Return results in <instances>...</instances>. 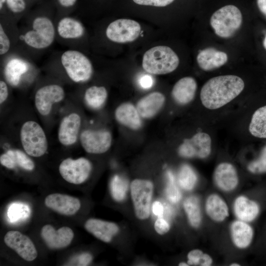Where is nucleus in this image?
Here are the masks:
<instances>
[{
	"label": "nucleus",
	"instance_id": "obj_23",
	"mask_svg": "<svg viewBox=\"0 0 266 266\" xmlns=\"http://www.w3.org/2000/svg\"><path fill=\"white\" fill-rule=\"evenodd\" d=\"M231 235L234 245L239 248H245L250 244L253 238V230L245 222L234 221L231 227Z\"/></svg>",
	"mask_w": 266,
	"mask_h": 266
},
{
	"label": "nucleus",
	"instance_id": "obj_33",
	"mask_svg": "<svg viewBox=\"0 0 266 266\" xmlns=\"http://www.w3.org/2000/svg\"><path fill=\"white\" fill-rule=\"evenodd\" d=\"M177 181L181 188L192 190L197 181V176L194 169L188 165H182L178 173Z\"/></svg>",
	"mask_w": 266,
	"mask_h": 266
},
{
	"label": "nucleus",
	"instance_id": "obj_42",
	"mask_svg": "<svg viewBox=\"0 0 266 266\" xmlns=\"http://www.w3.org/2000/svg\"><path fill=\"white\" fill-rule=\"evenodd\" d=\"M9 9L14 13H19L24 11L26 3L24 0H6Z\"/></svg>",
	"mask_w": 266,
	"mask_h": 266
},
{
	"label": "nucleus",
	"instance_id": "obj_6",
	"mask_svg": "<svg viewBox=\"0 0 266 266\" xmlns=\"http://www.w3.org/2000/svg\"><path fill=\"white\" fill-rule=\"evenodd\" d=\"M153 190V184L149 180L135 179L131 182V196L137 219L144 220L149 217Z\"/></svg>",
	"mask_w": 266,
	"mask_h": 266
},
{
	"label": "nucleus",
	"instance_id": "obj_9",
	"mask_svg": "<svg viewBox=\"0 0 266 266\" xmlns=\"http://www.w3.org/2000/svg\"><path fill=\"white\" fill-rule=\"evenodd\" d=\"M92 168L90 162L85 158H79L76 160L67 158L60 164L59 172L67 182L80 184L88 179Z\"/></svg>",
	"mask_w": 266,
	"mask_h": 266
},
{
	"label": "nucleus",
	"instance_id": "obj_10",
	"mask_svg": "<svg viewBox=\"0 0 266 266\" xmlns=\"http://www.w3.org/2000/svg\"><path fill=\"white\" fill-rule=\"evenodd\" d=\"M211 150L210 136L206 133L200 132L184 140L178 148V154L186 158L204 159L209 155Z\"/></svg>",
	"mask_w": 266,
	"mask_h": 266
},
{
	"label": "nucleus",
	"instance_id": "obj_41",
	"mask_svg": "<svg viewBox=\"0 0 266 266\" xmlns=\"http://www.w3.org/2000/svg\"><path fill=\"white\" fill-rule=\"evenodd\" d=\"M92 255L88 253H84L77 256L68 265L87 266L92 261Z\"/></svg>",
	"mask_w": 266,
	"mask_h": 266
},
{
	"label": "nucleus",
	"instance_id": "obj_20",
	"mask_svg": "<svg viewBox=\"0 0 266 266\" xmlns=\"http://www.w3.org/2000/svg\"><path fill=\"white\" fill-rule=\"evenodd\" d=\"M197 61L200 68L210 71L225 65L228 61V56L224 52L214 48H207L200 51Z\"/></svg>",
	"mask_w": 266,
	"mask_h": 266
},
{
	"label": "nucleus",
	"instance_id": "obj_18",
	"mask_svg": "<svg viewBox=\"0 0 266 266\" xmlns=\"http://www.w3.org/2000/svg\"><path fill=\"white\" fill-rule=\"evenodd\" d=\"M214 180L217 187L224 191L233 190L238 182L235 168L228 163H221L216 167L214 172Z\"/></svg>",
	"mask_w": 266,
	"mask_h": 266
},
{
	"label": "nucleus",
	"instance_id": "obj_47",
	"mask_svg": "<svg viewBox=\"0 0 266 266\" xmlns=\"http://www.w3.org/2000/svg\"><path fill=\"white\" fill-rule=\"evenodd\" d=\"M77 0H58L61 5L64 7H70L74 4Z\"/></svg>",
	"mask_w": 266,
	"mask_h": 266
},
{
	"label": "nucleus",
	"instance_id": "obj_14",
	"mask_svg": "<svg viewBox=\"0 0 266 266\" xmlns=\"http://www.w3.org/2000/svg\"><path fill=\"white\" fill-rule=\"evenodd\" d=\"M41 236L49 248L61 249L70 244L74 233L67 227H63L56 231L51 225H45L41 229Z\"/></svg>",
	"mask_w": 266,
	"mask_h": 266
},
{
	"label": "nucleus",
	"instance_id": "obj_5",
	"mask_svg": "<svg viewBox=\"0 0 266 266\" xmlns=\"http://www.w3.org/2000/svg\"><path fill=\"white\" fill-rule=\"evenodd\" d=\"M61 63L68 77L75 82H86L92 76L93 68L91 61L79 51H65L62 55Z\"/></svg>",
	"mask_w": 266,
	"mask_h": 266
},
{
	"label": "nucleus",
	"instance_id": "obj_13",
	"mask_svg": "<svg viewBox=\"0 0 266 266\" xmlns=\"http://www.w3.org/2000/svg\"><path fill=\"white\" fill-rule=\"evenodd\" d=\"M4 241L8 247L27 261H32L37 256V250L31 239L19 231L8 232L4 236Z\"/></svg>",
	"mask_w": 266,
	"mask_h": 266
},
{
	"label": "nucleus",
	"instance_id": "obj_26",
	"mask_svg": "<svg viewBox=\"0 0 266 266\" xmlns=\"http://www.w3.org/2000/svg\"><path fill=\"white\" fill-rule=\"evenodd\" d=\"M57 31L59 35L65 39H75L81 37L84 33L82 24L78 21L65 17L59 22Z\"/></svg>",
	"mask_w": 266,
	"mask_h": 266
},
{
	"label": "nucleus",
	"instance_id": "obj_22",
	"mask_svg": "<svg viewBox=\"0 0 266 266\" xmlns=\"http://www.w3.org/2000/svg\"><path fill=\"white\" fill-rule=\"evenodd\" d=\"M115 117L120 124L132 130H138L142 126L141 116L136 107L131 103L120 105L115 110Z\"/></svg>",
	"mask_w": 266,
	"mask_h": 266
},
{
	"label": "nucleus",
	"instance_id": "obj_17",
	"mask_svg": "<svg viewBox=\"0 0 266 266\" xmlns=\"http://www.w3.org/2000/svg\"><path fill=\"white\" fill-rule=\"evenodd\" d=\"M84 227L89 233L106 243L110 242L119 230V227L114 223L94 218L88 220Z\"/></svg>",
	"mask_w": 266,
	"mask_h": 266
},
{
	"label": "nucleus",
	"instance_id": "obj_35",
	"mask_svg": "<svg viewBox=\"0 0 266 266\" xmlns=\"http://www.w3.org/2000/svg\"><path fill=\"white\" fill-rule=\"evenodd\" d=\"M187 258L189 266H209L212 263V259L210 256L199 249L190 251Z\"/></svg>",
	"mask_w": 266,
	"mask_h": 266
},
{
	"label": "nucleus",
	"instance_id": "obj_46",
	"mask_svg": "<svg viewBox=\"0 0 266 266\" xmlns=\"http://www.w3.org/2000/svg\"><path fill=\"white\" fill-rule=\"evenodd\" d=\"M257 3L260 11L266 17V0H257Z\"/></svg>",
	"mask_w": 266,
	"mask_h": 266
},
{
	"label": "nucleus",
	"instance_id": "obj_29",
	"mask_svg": "<svg viewBox=\"0 0 266 266\" xmlns=\"http://www.w3.org/2000/svg\"><path fill=\"white\" fill-rule=\"evenodd\" d=\"M251 134L258 138H266V105L254 113L249 127Z\"/></svg>",
	"mask_w": 266,
	"mask_h": 266
},
{
	"label": "nucleus",
	"instance_id": "obj_39",
	"mask_svg": "<svg viewBox=\"0 0 266 266\" xmlns=\"http://www.w3.org/2000/svg\"><path fill=\"white\" fill-rule=\"evenodd\" d=\"M135 3L157 7H164L171 3L174 0H133Z\"/></svg>",
	"mask_w": 266,
	"mask_h": 266
},
{
	"label": "nucleus",
	"instance_id": "obj_40",
	"mask_svg": "<svg viewBox=\"0 0 266 266\" xmlns=\"http://www.w3.org/2000/svg\"><path fill=\"white\" fill-rule=\"evenodd\" d=\"M154 229L158 234L163 235L169 231L170 226L166 220L160 217L155 221Z\"/></svg>",
	"mask_w": 266,
	"mask_h": 266
},
{
	"label": "nucleus",
	"instance_id": "obj_37",
	"mask_svg": "<svg viewBox=\"0 0 266 266\" xmlns=\"http://www.w3.org/2000/svg\"><path fill=\"white\" fill-rule=\"evenodd\" d=\"M247 167L248 170L253 173L266 172V146L262 149L260 157L251 162Z\"/></svg>",
	"mask_w": 266,
	"mask_h": 266
},
{
	"label": "nucleus",
	"instance_id": "obj_36",
	"mask_svg": "<svg viewBox=\"0 0 266 266\" xmlns=\"http://www.w3.org/2000/svg\"><path fill=\"white\" fill-rule=\"evenodd\" d=\"M166 174L168 182L166 188V195L169 201L176 203L181 198L180 191L175 184V177L173 173L168 170Z\"/></svg>",
	"mask_w": 266,
	"mask_h": 266
},
{
	"label": "nucleus",
	"instance_id": "obj_25",
	"mask_svg": "<svg viewBox=\"0 0 266 266\" xmlns=\"http://www.w3.org/2000/svg\"><path fill=\"white\" fill-rule=\"evenodd\" d=\"M205 210L208 216L216 222H222L229 215L227 204L216 194L211 195L207 199Z\"/></svg>",
	"mask_w": 266,
	"mask_h": 266
},
{
	"label": "nucleus",
	"instance_id": "obj_51",
	"mask_svg": "<svg viewBox=\"0 0 266 266\" xmlns=\"http://www.w3.org/2000/svg\"><path fill=\"white\" fill-rule=\"evenodd\" d=\"M231 266H240V265L237 263H233V264H232Z\"/></svg>",
	"mask_w": 266,
	"mask_h": 266
},
{
	"label": "nucleus",
	"instance_id": "obj_4",
	"mask_svg": "<svg viewBox=\"0 0 266 266\" xmlns=\"http://www.w3.org/2000/svg\"><path fill=\"white\" fill-rule=\"evenodd\" d=\"M20 139L24 150L31 156L39 157L47 151L46 135L41 126L35 121H28L23 125Z\"/></svg>",
	"mask_w": 266,
	"mask_h": 266
},
{
	"label": "nucleus",
	"instance_id": "obj_43",
	"mask_svg": "<svg viewBox=\"0 0 266 266\" xmlns=\"http://www.w3.org/2000/svg\"><path fill=\"white\" fill-rule=\"evenodd\" d=\"M138 84L144 89H150L154 84L153 78L150 74H143L139 78Z\"/></svg>",
	"mask_w": 266,
	"mask_h": 266
},
{
	"label": "nucleus",
	"instance_id": "obj_21",
	"mask_svg": "<svg viewBox=\"0 0 266 266\" xmlns=\"http://www.w3.org/2000/svg\"><path fill=\"white\" fill-rule=\"evenodd\" d=\"M197 88V82L193 77H185L179 79L174 84L171 95L177 103L185 105L194 99Z\"/></svg>",
	"mask_w": 266,
	"mask_h": 266
},
{
	"label": "nucleus",
	"instance_id": "obj_45",
	"mask_svg": "<svg viewBox=\"0 0 266 266\" xmlns=\"http://www.w3.org/2000/svg\"><path fill=\"white\" fill-rule=\"evenodd\" d=\"M8 95V88L6 83L0 81V103H2L7 99Z\"/></svg>",
	"mask_w": 266,
	"mask_h": 266
},
{
	"label": "nucleus",
	"instance_id": "obj_34",
	"mask_svg": "<svg viewBox=\"0 0 266 266\" xmlns=\"http://www.w3.org/2000/svg\"><path fill=\"white\" fill-rule=\"evenodd\" d=\"M110 188L113 199L116 201H122L127 194L128 188L127 181L120 175H115L111 180Z\"/></svg>",
	"mask_w": 266,
	"mask_h": 266
},
{
	"label": "nucleus",
	"instance_id": "obj_50",
	"mask_svg": "<svg viewBox=\"0 0 266 266\" xmlns=\"http://www.w3.org/2000/svg\"><path fill=\"white\" fill-rule=\"evenodd\" d=\"M179 266H189V265L188 264V263H184V262H182V263H180L179 264Z\"/></svg>",
	"mask_w": 266,
	"mask_h": 266
},
{
	"label": "nucleus",
	"instance_id": "obj_27",
	"mask_svg": "<svg viewBox=\"0 0 266 266\" xmlns=\"http://www.w3.org/2000/svg\"><path fill=\"white\" fill-rule=\"evenodd\" d=\"M28 64L23 60L13 58L5 65L4 75L7 81L12 86H17L21 76L28 70Z\"/></svg>",
	"mask_w": 266,
	"mask_h": 266
},
{
	"label": "nucleus",
	"instance_id": "obj_16",
	"mask_svg": "<svg viewBox=\"0 0 266 266\" xmlns=\"http://www.w3.org/2000/svg\"><path fill=\"white\" fill-rule=\"evenodd\" d=\"M81 126V118L76 113L65 116L61 121L58 130V139L61 144L69 146L77 140Z\"/></svg>",
	"mask_w": 266,
	"mask_h": 266
},
{
	"label": "nucleus",
	"instance_id": "obj_1",
	"mask_svg": "<svg viewBox=\"0 0 266 266\" xmlns=\"http://www.w3.org/2000/svg\"><path fill=\"white\" fill-rule=\"evenodd\" d=\"M244 88V81L237 76H218L210 79L203 85L200 98L204 107L216 109L235 99Z\"/></svg>",
	"mask_w": 266,
	"mask_h": 266
},
{
	"label": "nucleus",
	"instance_id": "obj_31",
	"mask_svg": "<svg viewBox=\"0 0 266 266\" xmlns=\"http://www.w3.org/2000/svg\"><path fill=\"white\" fill-rule=\"evenodd\" d=\"M183 207L191 225L194 228L199 227L201 216L198 199L193 196L187 198L184 201Z\"/></svg>",
	"mask_w": 266,
	"mask_h": 266
},
{
	"label": "nucleus",
	"instance_id": "obj_48",
	"mask_svg": "<svg viewBox=\"0 0 266 266\" xmlns=\"http://www.w3.org/2000/svg\"><path fill=\"white\" fill-rule=\"evenodd\" d=\"M6 0H0V8L1 9Z\"/></svg>",
	"mask_w": 266,
	"mask_h": 266
},
{
	"label": "nucleus",
	"instance_id": "obj_15",
	"mask_svg": "<svg viewBox=\"0 0 266 266\" xmlns=\"http://www.w3.org/2000/svg\"><path fill=\"white\" fill-rule=\"evenodd\" d=\"M44 203L49 208L65 215L75 214L81 206L77 198L59 193L49 195L46 197Z\"/></svg>",
	"mask_w": 266,
	"mask_h": 266
},
{
	"label": "nucleus",
	"instance_id": "obj_28",
	"mask_svg": "<svg viewBox=\"0 0 266 266\" xmlns=\"http://www.w3.org/2000/svg\"><path fill=\"white\" fill-rule=\"evenodd\" d=\"M5 162L10 169L19 166L25 170L31 171L34 168V164L31 159L20 150H8L5 153Z\"/></svg>",
	"mask_w": 266,
	"mask_h": 266
},
{
	"label": "nucleus",
	"instance_id": "obj_30",
	"mask_svg": "<svg viewBox=\"0 0 266 266\" xmlns=\"http://www.w3.org/2000/svg\"><path fill=\"white\" fill-rule=\"evenodd\" d=\"M107 97V90L103 86H91L86 90L84 94L86 103L95 109L100 108L104 104Z\"/></svg>",
	"mask_w": 266,
	"mask_h": 266
},
{
	"label": "nucleus",
	"instance_id": "obj_12",
	"mask_svg": "<svg viewBox=\"0 0 266 266\" xmlns=\"http://www.w3.org/2000/svg\"><path fill=\"white\" fill-rule=\"evenodd\" d=\"M65 91L60 86L51 84L38 89L34 97V103L38 112L43 116L48 115L53 104L62 101Z\"/></svg>",
	"mask_w": 266,
	"mask_h": 266
},
{
	"label": "nucleus",
	"instance_id": "obj_38",
	"mask_svg": "<svg viewBox=\"0 0 266 266\" xmlns=\"http://www.w3.org/2000/svg\"><path fill=\"white\" fill-rule=\"evenodd\" d=\"M10 42L1 24L0 25V54L3 55L9 50Z\"/></svg>",
	"mask_w": 266,
	"mask_h": 266
},
{
	"label": "nucleus",
	"instance_id": "obj_44",
	"mask_svg": "<svg viewBox=\"0 0 266 266\" xmlns=\"http://www.w3.org/2000/svg\"><path fill=\"white\" fill-rule=\"evenodd\" d=\"M152 210L153 213L158 217L163 216L164 212V208L160 201H155L152 206Z\"/></svg>",
	"mask_w": 266,
	"mask_h": 266
},
{
	"label": "nucleus",
	"instance_id": "obj_24",
	"mask_svg": "<svg viewBox=\"0 0 266 266\" xmlns=\"http://www.w3.org/2000/svg\"><path fill=\"white\" fill-rule=\"evenodd\" d=\"M234 211L239 220L248 222L255 219L259 213V207L255 202L245 197L240 196L234 201Z\"/></svg>",
	"mask_w": 266,
	"mask_h": 266
},
{
	"label": "nucleus",
	"instance_id": "obj_7",
	"mask_svg": "<svg viewBox=\"0 0 266 266\" xmlns=\"http://www.w3.org/2000/svg\"><path fill=\"white\" fill-rule=\"evenodd\" d=\"M33 29L22 36L27 45L35 49H43L52 43L55 32L54 25L49 18H36L33 22Z\"/></svg>",
	"mask_w": 266,
	"mask_h": 266
},
{
	"label": "nucleus",
	"instance_id": "obj_3",
	"mask_svg": "<svg viewBox=\"0 0 266 266\" xmlns=\"http://www.w3.org/2000/svg\"><path fill=\"white\" fill-rule=\"evenodd\" d=\"M242 21L240 10L233 5H227L212 14L210 23L216 35L222 38H229L239 29Z\"/></svg>",
	"mask_w": 266,
	"mask_h": 266
},
{
	"label": "nucleus",
	"instance_id": "obj_49",
	"mask_svg": "<svg viewBox=\"0 0 266 266\" xmlns=\"http://www.w3.org/2000/svg\"><path fill=\"white\" fill-rule=\"evenodd\" d=\"M263 45L265 49L266 50V34L263 40Z\"/></svg>",
	"mask_w": 266,
	"mask_h": 266
},
{
	"label": "nucleus",
	"instance_id": "obj_32",
	"mask_svg": "<svg viewBox=\"0 0 266 266\" xmlns=\"http://www.w3.org/2000/svg\"><path fill=\"white\" fill-rule=\"evenodd\" d=\"M29 205L20 202L10 204L7 212L8 218L11 223H17L26 220L31 215Z\"/></svg>",
	"mask_w": 266,
	"mask_h": 266
},
{
	"label": "nucleus",
	"instance_id": "obj_2",
	"mask_svg": "<svg viewBox=\"0 0 266 266\" xmlns=\"http://www.w3.org/2000/svg\"><path fill=\"white\" fill-rule=\"evenodd\" d=\"M179 59L170 47L159 45L147 50L144 54L142 67L148 73L165 74L173 71L178 67Z\"/></svg>",
	"mask_w": 266,
	"mask_h": 266
},
{
	"label": "nucleus",
	"instance_id": "obj_8",
	"mask_svg": "<svg viewBox=\"0 0 266 266\" xmlns=\"http://www.w3.org/2000/svg\"><path fill=\"white\" fill-rule=\"evenodd\" d=\"M141 29L140 24L134 20L120 19L111 22L108 26L106 35L114 42H130L138 38Z\"/></svg>",
	"mask_w": 266,
	"mask_h": 266
},
{
	"label": "nucleus",
	"instance_id": "obj_11",
	"mask_svg": "<svg viewBox=\"0 0 266 266\" xmlns=\"http://www.w3.org/2000/svg\"><path fill=\"white\" fill-rule=\"evenodd\" d=\"M80 139L84 149L91 154H101L106 152L112 143L110 133L104 130H84L80 135Z\"/></svg>",
	"mask_w": 266,
	"mask_h": 266
},
{
	"label": "nucleus",
	"instance_id": "obj_19",
	"mask_svg": "<svg viewBox=\"0 0 266 266\" xmlns=\"http://www.w3.org/2000/svg\"><path fill=\"white\" fill-rule=\"evenodd\" d=\"M165 102L164 95L160 92H155L140 99L136 107L141 117L149 119L154 117L159 112Z\"/></svg>",
	"mask_w": 266,
	"mask_h": 266
}]
</instances>
